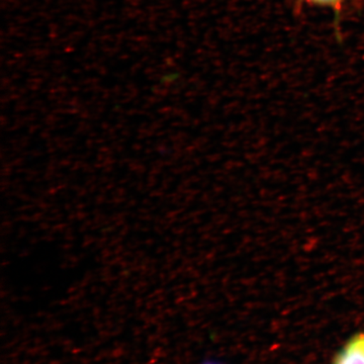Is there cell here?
Instances as JSON below:
<instances>
[{"label":"cell","instance_id":"1","mask_svg":"<svg viewBox=\"0 0 364 364\" xmlns=\"http://www.w3.org/2000/svg\"><path fill=\"white\" fill-rule=\"evenodd\" d=\"M334 364H364V333L356 335L345 345Z\"/></svg>","mask_w":364,"mask_h":364},{"label":"cell","instance_id":"2","mask_svg":"<svg viewBox=\"0 0 364 364\" xmlns=\"http://www.w3.org/2000/svg\"><path fill=\"white\" fill-rule=\"evenodd\" d=\"M309 1L314 2V4H320V6H338L342 0H309Z\"/></svg>","mask_w":364,"mask_h":364},{"label":"cell","instance_id":"3","mask_svg":"<svg viewBox=\"0 0 364 364\" xmlns=\"http://www.w3.org/2000/svg\"><path fill=\"white\" fill-rule=\"evenodd\" d=\"M202 364H218V363H210V361H208V363H203Z\"/></svg>","mask_w":364,"mask_h":364}]
</instances>
